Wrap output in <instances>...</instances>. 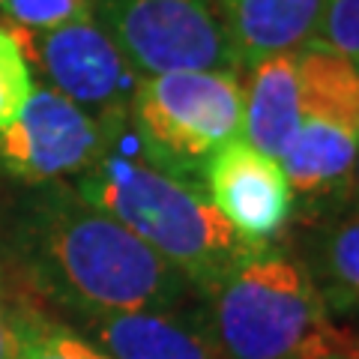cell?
<instances>
[{
    "instance_id": "1",
    "label": "cell",
    "mask_w": 359,
    "mask_h": 359,
    "mask_svg": "<svg viewBox=\"0 0 359 359\" xmlns=\"http://www.w3.org/2000/svg\"><path fill=\"white\" fill-rule=\"evenodd\" d=\"M30 255L42 285L90 320L129 311H168L189 290L186 276L126 224L66 189L36 207Z\"/></svg>"
},
{
    "instance_id": "16",
    "label": "cell",
    "mask_w": 359,
    "mask_h": 359,
    "mask_svg": "<svg viewBox=\"0 0 359 359\" xmlns=\"http://www.w3.org/2000/svg\"><path fill=\"white\" fill-rule=\"evenodd\" d=\"M33 93V72L13 33L0 27V129L9 126Z\"/></svg>"
},
{
    "instance_id": "15",
    "label": "cell",
    "mask_w": 359,
    "mask_h": 359,
    "mask_svg": "<svg viewBox=\"0 0 359 359\" xmlns=\"http://www.w3.org/2000/svg\"><path fill=\"white\" fill-rule=\"evenodd\" d=\"M0 13L9 21L6 30L42 33L75 18L96 15V6L93 0H0Z\"/></svg>"
},
{
    "instance_id": "6",
    "label": "cell",
    "mask_w": 359,
    "mask_h": 359,
    "mask_svg": "<svg viewBox=\"0 0 359 359\" xmlns=\"http://www.w3.org/2000/svg\"><path fill=\"white\" fill-rule=\"evenodd\" d=\"M27 63H36L57 90L111 138L129 126V108L141 72L129 63L96 15L75 18L63 27L27 33L9 30Z\"/></svg>"
},
{
    "instance_id": "4",
    "label": "cell",
    "mask_w": 359,
    "mask_h": 359,
    "mask_svg": "<svg viewBox=\"0 0 359 359\" xmlns=\"http://www.w3.org/2000/svg\"><path fill=\"white\" fill-rule=\"evenodd\" d=\"M129 126L156 168L189 183L204 177L210 159L243 129V72L171 69L141 75Z\"/></svg>"
},
{
    "instance_id": "20",
    "label": "cell",
    "mask_w": 359,
    "mask_h": 359,
    "mask_svg": "<svg viewBox=\"0 0 359 359\" xmlns=\"http://www.w3.org/2000/svg\"><path fill=\"white\" fill-rule=\"evenodd\" d=\"M327 359H359V339L356 335H347V341L339 347V351H332Z\"/></svg>"
},
{
    "instance_id": "8",
    "label": "cell",
    "mask_w": 359,
    "mask_h": 359,
    "mask_svg": "<svg viewBox=\"0 0 359 359\" xmlns=\"http://www.w3.org/2000/svg\"><path fill=\"white\" fill-rule=\"evenodd\" d=\"M111 135L75 102L33 84L21 114L0 129V162L27 183L81 174L108 150Z\"/></svg>"
},
{
    "instance_id": "19",
    "label": "cell",
    "mask_w": 359,
    "mask_h": 359,
    "mask_svg": "<svg viewBox=\"0 0 359 359\" xmlns=\"http://www.w3.org/2000/svg\"><path fill=\"white\" fill-rule=\"evenodd\" d=\"M341 189H347V201H351V210L359 212V153H356V162H353L351 174H347V180H344Z\"/></svg>"
},
{
    "instance_id": "5",
    "label": "cell",
    "mask_w": 359,
    "mask_h": 359,
    "mask_svg": "<svg viewBox=\"0 0 359 359\" xmlns=\"http://www.w3.org/2000/svg\"><path fill=\"white\" fill-rule=\"evenodd\" d=\"M299 126L285 147L290 192L327 195L341 189L359 153V69L323 45L297 51Z\"/></svg>"
},
{
    "instance_id": "9",
    "label": "cell",
    "mask_w": 359,
    "mask_h": 359,
    "mask_svg": "<svg viewBox=\"0 0 359 359\" xmlns=\"http://www.w3.org/2000/svg\"><path fill=\"white\" fill-rule=\"evenodd\" d=\"M207 198L249 243L266 245L285 228L294 204L282 165L233 138L212 156L207 171Z\"/></svg>"
},
{
    "instance_id": "10",
    "label": "cell",
    "mask_w": 359,
    "mask_h": 359,
    "mask_svg": "<svg viewBox=\"0 0 359 359\" xmlns=\"http://www.w3.org/2000/svg\"><path fill=\"white\" fill-rule=\"evenodd\" d=\"M216 9L237 66L245 69L269 54L306 48L323 0H216Z\"/></svg>"
},
{
    "instance_id": "2",
    "label": "cell",
    "mask_w": 359,
    "mask_h": 359,
    "mask_svg": "<svg viewBox=\"0 0 359 359\" xmlns=\"http://www.w3.org/2000/svg\"><path fill=\"white\" fill-rule=\"evenodd\" d=\"M78 195L126 224L204 294L261 249L240 237L195 183L168 174L147 159L105 150L84 171Z\"/></svg>"
},
{
    "instance_id": "13",
    "label": "cell",
    "mask_w": 359,
    "mask_h": 359,
    "mask_svg": "<svg viewBox=\"0 0 359 359\" xmlns=\"http://www.w3.org/2000/svg\"><path fill=\"white\" fill-rule=\"evenodd\" d=\"M320 294L323 299L359 311V212H347L320 240Z\"/></svg>"
},
{
    "instance_id": "3",
    "label": "cell",
    "mask_w": 359,
    "mask_h": 359,
    "mask_svg": "<svg viewBox=\"0 0 359 359\" xmlns=\"http://www.w3.org/2000/svg\"><path fill=\"white\" fill-rule=\"evenodd\" d=\"M201 323L216 359H327L347 341L314 276L294 257L261 245L207 290Z\"/></svg>"
},
{
    "instance_id": "12",
    "label": "cell",
    "mask_w": 359,
    "mask_h": 359,
    "mask_svg": "<svg viewBox=\"0 0 359 359\" xmlns=\"http://www.w3.org/2000/svg\"><path fill=\"white\" fill-rule=\"evenodd\" d=\"M90 327L114 359H216L204 327L171 311L105 314Z\"/></svg>"
},
{
    "instance_id": "18",
    "label": "cell",
    "mask_w": 359,
    "mask_h": 359,
    "mask_svg": "<svg viewBox=\"0 0 359 359\" xmlns=\"http://www.w3.org/2000/svg\"><path fill=\"white\" fill-rule=\"evenodd\" d=\"M0 359H13V314L6 309L4 278H0Z\"/></svg>"
},
{
    "instance_id": "14",
    "label": "cell",
    "mask_w": 359,
    "mask_h": 359,
    "mask_svg": "<svg viewBox=\"0 0 359 359\" xmlns=\"http://www.w3.org/2000/svg\"><path fill=\"white\" fill-rule=\"evenodd\" d=\"M13 359H114L84 335L42 314H13Z\"/></svg>"
},
{
    "instance_id": "11",
    "label": "cell",
    "mask_w": 359,
    "mask_h": 359,
    "mask_svg": "<svg viewBox=\"0 0 359 359\" xmlns=\"http://www.w3.org/2000/svg\"><path fill=\"white\" fill-rule=\"evenodd\" d=\"M245 72L240 138L278 162L299 126L297 51L269 54L245 66Z\"/></svg>"
},
{
    "instance_id": "17",
    "label": "cell",
    "mask_w": 359,
    "mask_h": 359,
    "mask_svg": "<svg viewBox=\"0 0 359 359\" xmlns=\"http://www.w3.org/2000/svg\"><path fill=\"white\" fill-rule=\"evenodd\" d=\"M311 42L341 54L359 69V0H323Z\"/></svg>"
},
{
    "instance_id": "7",
    "label": "cell",
    "mask_w": 359,
    "mask_h": 359,
    "mask_svg": "<svg viewBox=\"0 0 359 359\" xmlns=\"http://www.w3.org/2000/svg\"><path fill=\"white\" fill-rule=\"evenodd\" d=\"M96 18L141 75L237 69L216 0H93Z\"/></svg>"
}]
</instances>
